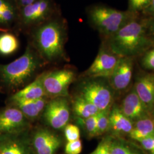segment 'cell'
I'll use <instances>...</instances> for the list:
<instances>
[{
    "mask_svg": "<svg viewBox=\"0 0 154 154\" xmlns=\"http://www.w3.org/2000/svg\"><path fill=\"white\" fill-rule=\"evenodd\" d=\"M154 45L149 35L146 20L137 18L110 36L109 48L121 57H132L145 52Z\"/></svg>",
    "mask_w": 154,
    "mask_h": 154,
    "instance_id": "obj_1",
    "label": "cell"
},
{
    "mask_svg": "<svg viewBox=\"0 0 154 154\" xmlns=\"http://www.w3.org/2000/svg\"><path fill=\"white\" fill-rule=\"evenodd\" d=\"M42 62L30 47L22 56L11 63L0 66V78L7 88H20L33 78Z\"/></svg>",
    "mask_w": 154,
    "mask_h": 154,
    "instance_id": "obj_2",
    "label": "cell"
},
{
    "mask_svg": "<svg viewBox=\"0 0 154 154\" xmlns=\"http://www.w3.org/2000/svg\"><path fill=\"white\" fill-rule=\"evenodd\" d=\"M34 42L45 60L53 62L63 57L64 34L58 22L51 21L40 26L34 34Z\"/></svg>",
    "mask_w": 154,
    "mask_h": 154,
    "instance_id": "obj_3",
    "label": "cell"
},
{
    "mask_svg": "<svg viewBox=\"0 0 154 154\" xmlns=\"http://www.w3.org/2000/svg\"><path fill=\"white\" fill-rule=\"evenodd\" d=\"M89 17L99 32L110 37L137 18V14L129 11H121L103 6H96L90 9Z\"/></svg>",
    "mask_w": 154,
    "mask_h": 154,
    "instance_id": "obj_4",
    "label": "cell"
},
{
    "mask_svg": "<svg viewBox=\"0 0 154 154\" xmlns=\"http://www.w3.org/2000/svg\"><path fill=\"white\" fill-rule=\"evenodd\" d=\"M114 91L106 78H90L81 84L79 95L95 105L100 111H103L112 106Z\"/></svg>",
    "mask_w": 154,
    "mask_h": 154,
    "instance_id": "obj_5",
    "label": "cell"
},
{
    "mask_svg": "<svg viewBox=\"0 0 154 154\" xmlns=\"http://www.w3.org/2000/svg\"><path fill=\"white\" fill-rule=\"evenodd\" d=\"M75 79V73L69 69H62L42 74V83L46 97H67L69 88Z\"/></svg>",
    "mask_w": 154,
    "mask_h": 154,
    "instance_id": "obj_6",
    "label": "cell"
},
{
    "mask_svg": "<svg viewBox=\"0 0 154 154\" xmlns=\"http://www.w3.org/2000/svg\"><path fill=\"white\" fill-rule=\"evenodd\" d=\"M66 97L52 98L45 106L44 117L48 125L55 130L64 128L70 118V109Z\"/></svg>",
    "mask_w": 154,
    "mask_h": 154,
    "instance_id": "obj_7",
    "label": "cell"
},
{
    "mask_svg": "<svg viewBox=\"0 0 154 154\" xmlns=\"http://www.w3.org/2000/svg\"><path fill=\"white\" fill-rule=\"evenodd\" d=\"M119 57L109 48L102 47L93 63L86 72L89 78L108 79L114 70L119 60Z\"/></svg>",
    "mask_w": 154,
    "mask_h": 154,
    "instance_id": "obj_8",
    "label": "cell"
},
{
    "mask_svg": "<svg viewBox=\"0 0 154 154\" xmlns=\"http://www.w3.org/2000/svg\"><path fill=\"white\" fill-rule=\"evenodd\" d=\"M29 120L16 107H8L0 111V132L17 134L25 131Z\"/></svg>",
    "mask_w": 154,
    "mask_h": 154,
    "instance_id": "obj_9",
    "label": "cell"
},
{
    "mask_svg": "<svg viewBox=\"0 0 154 154\" xmlns=\"http://www.w3.org/2000/svg\"><path fill=\"white\" fill-rule=\"evenodd\" d=\"M133 62L131 57H121L108 81L114 91L127 88L132 79Z\"/></svg>",
    "mask_w": 154,
    "mask_h": 154,
    "instance_id": "obj_10",
    "label": "cell"
},
{
    "mask_svg": "<svg viewBox=\"0 0 154 154\" xmlns=\"http://www.w3.org/2000/svg\"><path fill=\"white\" fill-rule=\"evenodd\" d=\"M61 143L60 137L48 129L39 128L33 135V147L37 154H54Z\"/></svg>",
    "mask_w": 154,
    "mask_h": 154,
    "instance_id": "obj_11",
    "label": "cell"
},
{
    "mask_svg": "<svg viewBox=\"0 0 154 154\" xmlns=\"http://www.w3.org/2000/svg\"><path fill=\"white\" fill-rule=\"evenodd\" d=\"M119 108L123 114L133 122L151 116V112L139 98L134 88L124 98Z\"/></svg>",
    "mask_w": 154,
    "mask_h": 154,
    "instance_id": "obj_12",
    "label": "cell"
},
{
    "mask_svg": "<svg viewBox=\"0 0 154 154\" xmlns=\"http://www.w3.org/2000/svg\"><path fill=\"white\" fill-rule=\"evenodd\" d=\"M50 9V0H37L32 4L23 7L22 21L25 25L41 22L48 16Z\"/></svg>",
    "mask_w": 154,
    "mask_h": 154,
    "instance_id": "obj_13",
    "label": "cell"
},
{
    "mask_svg": "<svg viewBox=\"0 0 154 154\" xmlns=\"http://www.w3.org/2000/svg\"><path fill=\"white\" fill-rule=\"evenodd\" d=\"M134 88L151 114L154 107V75L146 74L140 76L135 83Z\"/></svg>",
    "mask_w": 154,
    "mask_h": 154,
    "instance_id": "obj_14",
    "label": "cell"
},
{
    "mask_svg": "<svg viewBox=\"0 0 154 154\" xmlns=\"http://www.w3.org/2000/svg\"><path fill=\"white\" fill-rule=\"evenodd\" d=\"M134 122L129 119L122 112L119 107L112 105L110 112V128L114 133L113 136L128 134L132 130Z\"/></svg>",
    "mask_w": 154,
    "mask_h": 154,
    "instance_id": "obj_15",
    "label": "cell"
},
{
    "mask_svg": "<svg viewBox=\"0 0 154 154\" xmlns=\"http://www.w3.org/2000/svg\"><path fill=\"white\" fill-rule=\"evenodd\" d=\"M43 97H46V96L42 83V74L33 82L14 94L11 97V100H34Z\"/></svg>",
    "mask_w": 154,
    "mask_h": 154,
    "instance_id": "obj_16",
    "label": "cell"
},
{
    "mask_svg": "<svg viewBox=\"0 0 154 154\" xmlns=\"http://www.w3.org/2000/svg\"><path fill=\"white\" fill-rule=\"evenodd\" d=\"M154 135V119L149 116L134 122V125L129 136L138 141L140 139Z\"/></svg>",
    "mask_w": 154,
    "mask_h": 154,
    "instance_id": "obj_17",
    "label": "cell"
},
{
    "mask_svg": "<svg viewBox=\"0 0 154 154\" xmlns=\"http://www.w3.org/2000/svg\"><path fill=\"white\" fill-rule=\"evenodd\" d=\"M72 110L76 118L83 119L95 116L100 111L95 105L79 94L73 99Z\"/></svg>",
    "mask_w": 154,
    "mask_h": 154,
    "instance_id": "obj_18",
    "label": "cell"
},
{
    "mask_svg": "<svg viewBox=\"0 0 154 154\" xmlns=\"http://www.w3.org/2000/svg\"><path fill=\"white\" fill-rule=\"evenodd\" d=\"M111 154H146L137 145L120 137L113 136Z\"/></svg>",
    "mask_w": 154,
    "mask_h": 154,
    "instance_id": "obj_19",
    "label": "cell"
},
{
    "mask_svg": "<svg viewBox=\"0 0 154 154\" xmlns=\"http://www.w3.org/2000/svg\"><path fill=\"white\" fill-rule=\"evenodd\" d=\"M14 107L18 109L28 120L35 119L42 112L36 105L34 100H11Z\"/></svg>",
    "mask_w": 154,
    "mask_h": 154,
    "instance_id": "obj_20",
    "label": "cell"
},
{
    "mask_svg": "<svg viewBox=\"0 0 154 154\" xmlns=\"http://www.w3.org/2000/svg\"><path fill=\"white\" fill-rule=\"evenodd\" d=\"M18 48V41L16 37L9 33L0 35V54L9 55L16 51Z\"/></svg>",
    "mask_w": 154,
    "mask_h": 154,
    "instance_id": "obj_21",
    "label": "cell"
},
{
    "mask_svg": "<svg viewBox=\"0 0 154 154\" xmlns=\"http://www.w3.org/2000/svg\"><path fill=\"white\" fill-rule=\"evenodd\" d=\"M98 114L85 119L77 118V123L82 127L89 138L97 137V127Z\"/></svg>",
    "mask_w": 154,
    "mask_h": 154,
    "instance_id": "obj_22",
    "label": "cell"
},
{
    "mask_svg": "<svg viewBox=\"0 0 154 154\" xmlns=\"http://www.w3.org/2000/svg\"><path fill=\"white\" fill-rule=\"evenodd\" d=\"M111 109L100 111L97 118V137L108 131L110 128V112Z\"/></svg>",
    "mask_w": 154,
    "mask_h": 154,
    "instance_id": "obj_23",
    "label": "cell"
},
{
    "mask_svg": "<svg viewBox=\"0 0 154 154\" xmlns=\"http://www.w3.org/2000/svg\"><path fill=\"white\" fill-rule=\"evenodd\" d=\"M0 154H28L25 144L20 141H11L0 149Z\"/></svg>",
    "mask_w": 154,
    "mask_h": 154,
    "instance_id": "obj_24",
    "label": "cell"
},
{
    "mask_svg": "<svg viewBox=\"0 0 154 154\" xmlns=\"http://www.w3.org/2000/svg\"><path fill=\"white\" fill-rule=\"evenodd\" d=\"M113 135H107L103 138L96 149L89 154H111V147Z\"/></svg>",
    "mask_w": 154,
    "mask_h": 154,
    "instance_id": "obj_25",
    "label": "cell"
},
{
    "mask_svg": "<svg viewBox=\"0 0 154 154\" xmlns=\"http://www.w3.org/2000/svg\"><path fill=\"white\" fill-rule=\"evenodd\" d=\"M65 128V136L67 142H72L80 139V130L77 125L68 124Z\"/></svg>",
    "mask_w": 154,
    "mask_h": 154,
    "instance_id": "obj_26",
    "label": "cell"
},
{
    "mask_svg": "<svg viewBox=\"0 0 154 154\" xmlns=\"http://www.w3.org/2000/svg\"><path fill=\"white\" fill-rule=\"evenodd\" d=\"M149 0H128L129 11L134 13L144 11L149 5Z\"/></svg>",
    "mask_w": 154,
    "mask_h": 154,
    "instance_id": "obj_27",
    "label": "cell"
},
{
    "mask_svg": "<svg viewBox=\"0 0 154 154\" xmlns=\"http://www.w3.org/2000/svg\"><path fill=\"white\" fill-rule=\"evenodd\" d=\"M82 149V144L81 139L68 142L66 144L65 151L67 154H79Z\"/></svg>",
    "mask_w": 154,
    "mask_h": 154,
    "instance_id": "obj_28",
    "label": "cell"
},
{
    "mask_svg": "<svg viewBox=\"0 0 154 154\" xmlns=\"http://www.w3.org/2000/svg\"><path fill=\"white\" fill-rule=\"evenodd\" d=\"M142 63L144 68L154 70V49L146 53L142 58Z\"/></svg>",
    "mask_w": 154,
    "mask_h": 154,
    "instance_id": "obj_29",
    "label": "cell"
},
{
    "mask_svg": "<svg viewBox=\"0 0 154 154\" xmlns=\"http://www.w3.org/2000/svg\"><path fill=\"white\" fill-rule=\"evenodd\" d=\"M137 142H139L143 149L150 151H154V135L140 139Z\"/></svg>",
    "mask_w": 154,
    "mask_h": 154,
    "instance_id": "obj_30",
    "label": "cell"
},
{
    "mask_svg": "<svg viewBox=\"0 0 154 154\" xmlns=\"http://www.w3.org/2000/svg\"><path fill=\"white\" fill-rule=\"evenodd\" d=\"M146 24L149 35L154 42V17L146 19Z\"/></svg>",
    "mask_w": 154,
    "mask_h": 154,
    "instance_id": "obj_31",
    "label": "cell"
},
{
    "mask_svg": "<svg viewBox=\"0 0 154 154\" xmlns=\"http://www.w3.org/2000/svg\"><path fill=\"white\" fill-rule=\"evenodd\" d=\"M143 12L151 16V17H154V0H149V5Z\"/></svg>",
    "mask_w": 154,
    "mask_h": 154,
    "instance_id": "obj_32",
    "label": "cell"
},
{
    "mask_svg": "<svg viewBox=\"0 0 154 154\" xmlns=\"http://www.w3.org/2000/svg\"><path fill=\"white\" fill-rule=\"evenodd\" d=\"M9 5H10V4H9L7 1H6L5 0H0V16L1 17L3 11Z\"/></svg>",
    "mask_w": 154,
    "mask_h": 154,
    "instance_id": "obj_33",
    "label": "cell"
},
{
    "mask_svg": "<svg viewBox=\"0 0 154 154\" xmlns=\"http://www.w3.org/2000/svg\"><path fill=\"white\" fill-rule=\"evenodd\" d=\"M36 1L37 0H18L20 4L21 5L22 7H25L28 5H30Z\"/></svg>",
    "mask_w": 154,
    "mask_h": 154,
    "instance_id": "obj_34",
    "label": "cell"
},
{
    "mask_svg": "<svg viewBox=\"0 0 154 154\" xmlns=\"http://www.w3.org/2000/svg\"><path fill=\"white\" fill-rule=\"evenodd\" d=\"M0 25H4V21H3V20H2V18H1V16H0Z\"/></svg>",
    "mask_w": 154,
    "mask_h": 154,
    "instance_id": "obj_35",
    "label": "cell"
},
{
    "mask_svg": "<svg viewBox=\"0 0 154 154\" xmlns=\"http://www.w3.org/2000/svg\"><path fill=\"white\" fill-rule=\"evenodd\" d=\"M151 115H152V118L154 119V107L152 111V113H151Z\"/></svg>",
    "mask_w": 154,
    "mask_h": 154,
    "instance_id": "obj_36",
    "label": "cell"
},
{
    "mask_svg": "<svg viewBox=\"0 0 154 154\" xmlns=\"http://www.w3.org/2000/svg\"><path fill=\"white\" fill-rule=\"evenodd\" d=\"M151 154H154V151H152V152H151Z\"/></svg>",
    "mask_w": 154,
    "mask_h": 154,
    "instance_id": "obj_37",
    "label": "cell"
},
{
    "mask_svg": "<svg viewBox=\"0 0 154 154\" xmlns=\"http://www.w3.org/2000/svg\"></svg>",
    "mask_w": 154,
    "mask_h": 154,
    "instance_id": "obj_38",
    "label": "cell"
}]
</instances>
